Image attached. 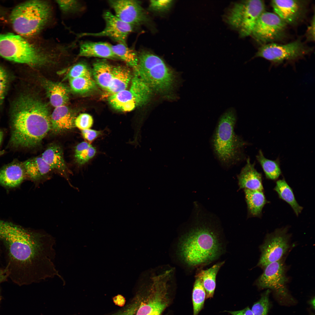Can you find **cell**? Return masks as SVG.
<instances>
[{
  "label": "cell",
  "mask_w": 315,
  "mask_h": 315,
  "mask_svg": "<svg viewBox=\"0 0 315 315\" xmlns=\"http://www.w3.org/2000/svg\"><path fill=\"white\" fill-rule=\"evenodd\" d=\"M90 72L89 68L86 64L79 62L71 68L68 76L69 79L80 77L92 78Z\"/></svg>",
  "instance_id": "37"
},
{
  "label": "cell",
  "mask_w": 315,
  "mask_h": 315,
  "mask_svg": "<svg viewBox=\"0 0 315 315\" xmlns=\"http://www.w3.org/2000/svg\"><path fill=\"white\" fill-rule=\"evenodd\" d=\"M235 110L227 109L220 117L213 138L214 152L223 163L228 164L238 160L245 142L235 134Z\"/></svg>",
  "instance_id": "6"
},
{
  "label": "cell",
  "mask_w": 315,
  "mask_h": 315,
  "mask_svg": "<svg viewBox=\"0 0 315 315\" xmlns=\"http://www.w3.org/2000/svg\"><path fill=\"white\" fill-rule=\"evenodd\" d=\"M265 11L263 1L246 0L234 3L225 16L226 23L241 37L251 35L258 19Z\"/></svg>",
  "instance_id": "8"
},
{
  "label": "cell",
  "mask_w": 315,
  "mask_h": 315,
  "mask_svg": "<svg viewBox=\"0 0 315 315\" xmlns=\"http://www.w3.org/2000/svg\"><path fill=\"white\" fill-rule=\"evenodd\" d=\"M1 8L0 7V12H1Z\"/></svg>",
  "instance_id": "48"
},
{
  "label": "cell",
  "mask_w": 315,
  "mask_h": 315,
  "mask_svg": "<svg viewBox=\"0 0 315 315\" xmlns=\"http://www.w3.org/2000/svg\"><path fill=\"white\" fill-rule=\"evenodd\" d=\"M96 150L90 143L81 142L75 147L74 157L76 162L82 165L87 162L95 155Z\"/></svg>",
  "instance_id": "33"
},
{
  "label": "cell",
  "mask_w": 315,
  "mask_h": 315,
  "mask_svg": "<svg viewBox=\"0 0 315 315\" xmlns=\"http://www.w3.org/2000/svg\"><path fill=\"white\" fill-rule=\"evenodd\" d=\"M10 76L4 68L0 66V105L4 100L9 84Z\"/></svg>",
  "instance_id": "38"
},
{
  "label": "cell",
  "mask_w": 315,
  "mask_h": 315,
  "mask_svg": "<svg viewBox=\"0 0 315 315\" xmlns=\"http://www.w3.org/2000/svg\"><path fill=\"white\" fill-rule=\"evenodd\" d=\"M4 136V133L2 130H0V146L1 144V143L3 139Z\"/></svg>",
  "instance_id": "46"
},
{
  "label": "cell",
  "mask_w": 315,
  "mask_h": 315,
  "mask_svg": "<svg viewBox=\"0 0 315 315\" xmlns=\"http://www.w3.org/2000/svg\"><path fill=\"white\" fill-rule=\"evenodd\" d=\"M111 46L112 45L105 42H84L80 45L78 56L111 60L119 59L113 51Z\"/></svg>",
  "instance_id": "20"
},
{
  "label": "cell",
  "mask_w": 315,
  "mask_h": 315,
  "mask_svg": "<svg viewBox=\"0 0 315 315\" xmlns=\"http://www.w3.org/2000/svg\"><path fill=\"white\" fill-rule=\"evenodd\" d=\"M5 153V151L4 150H0V156L2 155Z\"/></svg>",
  "instance_id": "47"
},
{
  "label": "cell",
  "mask_w": 315,
  "mask_h": 315,
  "mask_svg": "<svg viewBox=\"0 0 315 315\" xmlns=\"http://www.w3.org/2000/svg\"><path fill=\"white\" fill-rule=\"evenodd\" d=\"M264 268L263 272L256 282L258 287L271 289L280 292L283 291L288 279L282 261L281 259L272 262Z\"/></svg>",
  "instance_id": "16"
},
{
  "label": "cell",
  "mask_w": 315,
  "mask_h": 315,
  "mask_svg": "<svg viewBox=\"0 0 315 315\" xmlns=\"http://www.w3.org/2000/svg\"><path fill=\"white\" fill-rule=\"evenodd\" d=\"M238 184L240 189L251 190L263 191L262 174L255 168L249 158L238 176Z\"/></svg>",
  "instance_id": "19"
},
{
  "label": "cell",
  "mask_w": 315,
  "mask_h": 315,
  "mask_svg": "<svg viewBox=\"0 0 315 315\" xmlns=\"http://www.w3.org/2000/svg\"><path fill=\"white\" fill-rule=\"evenodd\" d=\"M224 262H218L207 270H201L196 276L200 278L202 281L206 293V299L213 297L216 287V275Z\"/></svg>",
  "instance_id": "27"
},
{
  "label": "cell",
  "mask_w": 315,
  "mask_h": 315,
  "mask_svg": "<svg viewBox=\"0 0 315 315\" xmlns=\"http://www.w3.org/2000/svg\"><path fill=\"white\" fill-rule=\"evenodd\" d=\"M137 307L138 304L135 303L117 315H134L136 311Z\"/></svg>",
  "instance_id": "44"
},
{
  "label": "cell",
  "mask_w": 315,
  "mask_h": 315,
  "mask_svg": "<svg viewBox=\"0 0 315 315\" xmlns=\"http://www.w3.org/2000/svg\"><path fill=\"white\" fill-rule=\"evenodd\" d=\"M52 169L67 178L69 170L64 160L62 150L58 145H50L41 156Z\"/></svg>",
  "instance_id": "22"
},
{
  "label": "cell",
  "mask_w": 315,
  "mask_h": 315,
  "mask_svg": "<svg viewBox=\"0 0 315 315\" xmlns=\"http://www.w3.org/2000/svg\"><path fill=\"white\" fill-rule=\"evenodd\" d=\"M183 238L180 254L184 261L194 267L204 266L217 259L224 252L220 231L211 221L199 218Z\"/></svg>",
  "instance_id": "3"
},
{
  "label": "cell",
  "mask_w": 315,
  "mask_h": 315,
  "mask_svg": "<svg viewBox=\"0 0 315 315\" xmlns=\"http://www.w3.org/2000/svg\"><path fill=\"white\" fill-rule=\"evenodd\" d=\"M131 82L129 89L107 98L109 103L114 109L123 112L130 111L145 105L151 99L153 91L136 73Z\"/></svg>",
  "instance_id": "9"
},
{
  "label": "cell",
  "mask_w": 315,
  "mask_h": 315,
  "mask_svg": "<svg viewBox=\"0 0 315 315\" xmlns=\"http://www.w3.org/2000/svg\"><path fill=\"white\" fill-rule=\"evenodd\" d=\"M57 54L54 46L32 43L18 35L0 34V56L8 60L38 67L54 63Z\"/></svg>",
  "instance_id": "4"
},
{
  "label": "cell",
  "mask_w": 315,
  "mask_h": 315,
  "mask_svg": "<svg viewBox=\"0 0 315 315\" xmlns=\"http://www.w3.org/2000/svg\"><path fill=\"white\" fill-rule=\"evenodd\" d=\"M287 25L275 13L265 11L257 20L251 35L262 45L272 43L284 37Z\"/></svg>",
  "instance_id": "11"
},
{
  "label": "cell",
  "mask_w": 315,
  "mask_h": 315,
  "mask_svg": "<svg viewBox=\"0 0 315 315\" xmlns=\"http://www.w3.org/2000/svg\"><path fill=\"white\" fill-rule=\"evenodd\" d=\"M135 73L153 91L166 94L172 90L174 81L173 71L158 56L148 51L139 55Z\"/></svg>",
  "instance_id": "7"
},
{
  "label": "cell",
  "mask_w": 315,
  "mask_h": 315,
  "mask_svg": "<svg viewBox=\"0 0 315 315\" xmlns=\"http://www.w3.org/2000/svg\"><path fill=\"white\" fill-rule=\"evenodd\" d=\"M271 3L275 13L287 24L294 25L305 16L308 3L305 0H273Z\"/></svg>",
  "instance_id": "15"
},
{
  "label": "cell",
  "mask_w": 315,
  "mask_h": 315,
  "mask_svg": "<svg viewBox=\"0 0 315 315\" xmlns=\"http://www.w3.org/2000/svg\"><path fill=\"white\" fill-rule=\"evenodd\" d=\"M8 278V273L6 268H0V286L1 283L6 281ZM0 292V300L1 299Z\"/></svg>",
  "instance_id": "45"
},
{
  "label": "cell",
  "mask_w": 315,
  "mask_h": 315,
  "mask_svg": "<svg viewBox=\"0 0 315 315\" xmlns=\"http://www.w3.org/2000/svg\"><path fill=\"white\" fill-rule=\"evenodd\" d=\"M113 51L119 60L124 62L128 66L135 71L138 64V54L133 49L127 44L118 43L111 46Z\"/></svg>",
  "instance_id": "29"
},
{
  "label": "cell",
  "mask_w": 315,
  "mask_h": 315,
  "mask_svg": "<svg viewBox=\"0 0 315 315\" xmlns=\"http://www.w3.org/2000/svg\"><path fill=\"white\" fill-rule=\"evenodd\" d=\"M61 12L64 14L75 13L82 9V5L77 0H56Z\"/></svg>",
  "instance_id": "36"
},
{
  "label": "cell",
  "mask_w": 315,
  "mask_h": 315,
  "mask_svg": "<svg viewBox=\"0 0 315 315\" xmlns=\"http://www.w3.org/2000/svg\"><path fill=\"white\" fill-rule=\"evenodd\" d=\"M232 315H253V312L249 307L237 311H227Z\"/></svg>",
  "instance_id": "43"
},
{
  "label": "cell",
  "mask_w": 315,
  "mask_h": 315,
  "mask_svg": "<svg viewBox=\"0 0 315 315\" xmlns=\"http://www.w3.org/2000/svg\"><path fill=\"white\" fill-rule=\"evenodd\" d=\"M93 120L90 115L87 113L80 114L76 117L75 126L82 130L90 129L92 125Z\"/></svg>",
  "instance_id": "39"
},
{
  "label": "cell",
  "mask_w": 315,
  "mask_h": 315,
  "mask_svg": "<svg viewBox=\"0 0 315 315\" xmlns=\"http://www.w3.org/2000/svg\"><path fill=\"white\" fill-rule=\"evenodd\" d=\"M113 66L103 60L93 64L92 74L95 82L105 91L108 88L113 76Z\"/></svg>",
  "instance_id": "24"
},
{
  "label": "cell",
  "mask_w": 315,
  "mask_h": 315,
  "mask_svg": "<svg viewBox=\"0 0 315 315\" xmlns=\"http://www.w3.org/2000/svg\"><path fill=\"white\" fill-rule=\"evenodd\" d=\"M103 17L105 26L102 31L97 33H85L82 35L107 37L118 43L127 44V37L133 31L134 27L123 21L109 11H105Z\"/></svg>",
  "instance_id": "14"
},
{
  "label": "cell",
  "mask_w": 315,
  "mask_h": 315,
  "mask_svg": "<svg viewBox=\"0 0 315 315\" xmlns=\"http://www.w3.org/2000/svg\"><path fill=\"white\" fill-rule=\"evenodd\" d=\"M287 228L276 229L268 234L260 247L261 252L258 265L265 267L268 264L279 260L288 250L290 235Z\"/></svg>",
  "instance_id": "12"
},
{
  "label": "cell",
  "mask_w": 315,
  "mask_h": 315,
  "mask_svg": "<svg viewBox=\"0 0 315 315\" xmlns=\"http://www.w3.org/2000/svg\"><path fill=\"white\" fill-rule=\"evenodd\" d=\"M81 131V134L83 137L89 142L93 141L102 134L101 131L90 129Z\"/></svg>",
  "instance_id": "41"
},
{
  "label": "cell",
  "mask_w": 315,
  "mask_h": 315,
  "mask_svg": "<svg viewBox=\"0 0 315 315\" xmlns=\"http://www.w3.org/2000/svg\"><path fill=\"white\" fill-rule=\"evenodd\" d=\"M196 277L192 295L193 315H198L203 308L206 298V292L201 279L198 277Z\"/></svg>",
  "instance_id": "32"
},
{
  "label": "cell",
  "mask_w": 315,
  "mask_h": 315,
  "mask_svg": "<svg viewBox=\"0 0 315 315\" xmlns=\"http://www.w3.org/2000/svg\"><path fill=\"white\" fill-rule=\"evenodd\" d=\"M270 292L269 289L266 291L262 294L260 300L253 305L251 310L253 315H267L271 306L269 299Z\"/></svg>",
  "instance_id": "35"
},
{
  "label": "cell",
  "mask_w": 315,
  "mask_h": 315,
  "mask_svg": "<svg viewBox=\"0 0 315 315\" xmlns=\"http://www.w3.org/2000/svg\"><path fill=\"white\" fill-rule=\"evenodd\" d=\"M274 189L277 193L279 198L288 203L298 216L303 208L298 203L292 189L285 179L277 180Z\"/></svg>",
  "instance_id": "28"
},
{
  "label": "cell",
  "mask_w": 315,
  "mask_h": 315,
  "mask_svg": "<svg viewBox=\"0 0 315 315\" xmlns=\"http://www.w3.org/2000/svg\"><path fill=\"white\" fill-rule=\"evenodd\" d=\"M22 163L27 177L37 183L47 177L53 170L41 156L31 158Z\"/></svg>",
  "instance_id": "23"
},
{
  "label": "cell",
  "mask_w": 315,
  "mask_h": 315,
  "mask_svg": "<svg viewBox=\"0 0 315 315\" xmlns=\"http://www.w3.org/2000/svg\"><path fill=\"white\" fill-rule=\"evenodd\" d=\"M69 83L72 90L79 93L88 92L96 87V83L92 78L80 77L70 78Z\"/></svg>",
  "instance_id": "34"
},
{
  "label": "cell",
  "mask_w": 315,
  "mask_h": 315,
  "mask_svg": "<svg viewBox=\"0 0 315 315\" xmlns=\"http://www.w3.org/2000/svg\"><path fill=\"white\" fill-rule=\"evenodd\" d=\"M108 3L118 18L134 27L144 23L148 20L146 12L138 1L110 0Z\"/></svg>",
  "instance_id": "13"
},
{
  "label": "cell",
  "mask_w": 315,
  "mask_h": 315,
  "mask_svg": "<svg viewBox=\"0 0 315 315\" xmlns=\"http://www.w3.org/2000/svg\"><path fill=\"white\" fill-rule=\"evenodd\" d=\"M51 104L55 107L64 105L69 99V91L63 84L47 81L45 84Z\"/></svg>",
  "instance_id": "26"
},
{
  "label": "cell",
  "mask_w": 315,
  "mask_h": 315,
  "mask_svg": "<svg viewBox=\"0 0 315 315\" xmlns=\"http://www.w3.org/2000/svg\"><path fill=\"white\" fill-rule=\"evenodd\" d=\"M312 50L300 40H297L286 44L272 43L262 45L255 56L279 64L284 61H292L300 58Z\"/></svg>",
  "instance_id": "10"
},
{
  "label": "cell",
  "mask_w": 315,
  "mask_h": 315,
  "mask_svg": "<svg viewBox=\"0 0 315 315\" xmlns=\"http://www.w3.org/2000/svg\"><path fill=\"white\" fill-rule=\"evenodd\" d=\"M12 110L10 145L20 148L39 145L51 129L47 104L32 94L24 93L15 100Z\"/></svg>",
  "instance_id": "2"
},
{
  "label": "cell",
  "mask_w": 315,
  "mask_h": 315,
  "mask_svg": "<svg viewBox=\"0 0 315 315\" xmlns=\"http://www.w3.org/2000/svg\"><path fill=\"white\" fill-rule=\"evenodd\" d=\"M257 159L261 165L266 178L272 180L277 179L281 174L278 160H272L266 158L260 150Z\"/></svg>",
  "instance_id": "30"
},
{
  "label": "cell",
  "mask_w": 315,
  "mask_h": 315,
  "mask_svg": "<svg viewBox=\"0 0 315 315\" xmlns=\"http://www.w3.org/2000/svg\"><path fill=\"white\" fill-rule=\"evenodd\" d=\"M52 8L47 1L32 0L22 2L12 10L10 19L14 31L24 38L40 33L51 21Z\"/></svg>",
  "instance_id": "5"
},
{
  "label": "cell",
  "mask_w": 315,
  "mask_h": 315,
  "mask_svg": "<svg viewBox=\"0 0 315 315\" xmlns=\"http://www.w3.org/2000/svg\"><path fill=\"white\" fill-rule=\"evenodd\" d=\"M143 304L139 308L136 315H160L167 306L166 302L159 295Z\"/></svg>",
  "instance_id": "31"
},
{
  "label": "cell",
  "mask_w": 315,
  "mask_h": 315,
  "mask_svg": "<svg viewBox=\"0 0 315 315\" xmlns=\"http://www.w3.org/2000/svg\"><path fill=\"white\" fill-rule=\"evenodd\" d=\"M75 115L66 106L55 107L50 115V131L57 134L69 131L75 126Z\"/></svg>",
  "instance_id": "17"
},
{
  "label": "cell",
  "mask_w": 315,
  "mask_h": 315,
  "mask_svg": "<svg viewBox=\"0 0 315 315\" xmlns=\"http://www.w3.org/2000/svg\"><path fill=\"white\" fill-rule=\"evenodd\" d=\"M132 78L131 71L128 68L121 65L113 66L112 79L103 97L108 98L126 89Z\"/></svg>",
  "instance_id": "21"
},
{
  "label": "cell",
  "mask_w": 315,
  "mask_h": 315,
  "mask_svg": "<svg viewBox=\"0 0 315 315\" xmlns=\"http://www.w3.org/2000/svg\"><path fill=\"white\" fill-rule=\"evenodd\" d=\"M27 177L22 162L13 161L0 170V184L8 187L20 185Z\"/></svg>",
  "instance_id": "18"
},
{
  "label": "cell",
  "mask_w": 315,
  "mask_h": 315,
  "mask_svg": "<svg viewBox=\"0 0 315 315\" xmlns=\"http://www.w3.org/2000/svg\"><path fill=\"white\" fill-rule=\"evenodd\" d=\"M307 40L314 41L315 40V16L314 15L311 20L310 24L307 28L306 35Z\"/></svg>",
  "instance_id": "42"
},
{
  "label": "cell",
  "mask_w": 315,
  "mask_h": 315,
  "mask_svg": "<svg viewBox=\"0 0 315 315\" xmlns=\"http://www.w3.org/2000/svg\"><path fill=\"white\" fill-rule=\"evenodd\" d=\"M0 241L8 278L15 284L29 285L56 276L63 279L54 263L55 241L51 235L0 220Z\"/></svg>",
  "instance_id": "1"
},
{
  "label": "cell",
  "mask_w": 315,
  "mask_h": 315,
  "mask_svg": "<svg viewBox=\"0 0 315 315\" xmlns=\"http://www.w3.org/2000/svg\"><path fill=\"white\" fill-rule=\"evenodd\" d=\"M244 192L249 214L260 217L264 206L268 203L263 191L244 189Z\"/></svg>",
  "instance_id": "25"
},
{
  "label": "cell",
  "mask_w": 315,
  "mask_h": 315,
  "mask_svg": "<svg viewBox=\"0 0 315 315\" xmlns=\"http://www.w3.org/2000/svg\"><path fill=\"white\" fill-rule=\"evenodd\" d=\"M172 0H151L149 9L156 11H164L169 9L173 3Z\"/></svg>",
  "instance_id": "40"
}]
</instances>
